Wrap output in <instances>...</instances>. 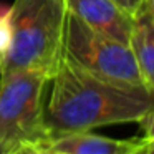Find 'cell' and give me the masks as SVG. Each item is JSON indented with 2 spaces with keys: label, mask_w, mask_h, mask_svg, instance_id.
<instances>
[{
  "label": "cell",
  "mask_w": 154,
  "mask_h": 154,
  "mask_svg": "<svg viewBox=\"0 0 154 154\" xmlns=\"http://www.w3.org/2000/svg\"><path fill=\"white\" fill-rule=\"evenodd\" d=\"M10 7H7V4H2V2H0V15H5L7 12H10Z\"/></svg>",
  "instance_id": "5bb4252c"
},
{
  "label": "cell",
  "mask_w": 154,
  "mask_h": 154,
  "mask_svg": "<svg viewBox=\"0 0 154 154\" xmlns=\"http://www.w3.org/2000/svg\"><path fill=\"white\" fill-rule=\"evenodd\" d=\"M48 85L50 96L45 104L48 136L139 123L154 106V93L147 88L101 80L65 58Z\"/></svg>",
  "instance_id": "6da1fadb"
},
{
  "label": "cell",
  "mask_w": 154,
  "mask_h": 154,
  "mask_svg": "<svg viewBox=\"0 0 154 154\" xmlns=\"http://www.w3.org/2000/svg\"><path fill=\"white\" fill-rule=\"evenodd\" d=\"M137 154H154V143H149V141L144 139V143L141 146V149L137 151Z\"/></svg>",
  "instance_id": "4fadbf2b"
},
{
  "label": "cell",
  "mask_w": 154,
  "mask_h": 154,
  "mask_svg": "<svg viewBox=\"0 0 154 154\" xmlns=\"http://www.w3.org/2000/svg\"><path fill=\"white\" fill-rule=\"evenodd\" d=\"M143 143H144V141H143ZM139 149H141V147H139ZM139 149H137V151H139ZM137 151H136V152H131V154H137Z\"/></svg>",
  "instance_id": "2e32d148"
},
{
  "label": "cell",
  "mask_w": 154,
  "mask_h": 154,
  "mask_svg": "<svg viewBox=\"0 0 154 154\" xmlns=\"http://www.w3.org/2000/svg\"><path fill=\"white\" fill-rule=\"evenodd\" d=\"M143 137L113 139L91 131H76L48 136L42 143L63 154H131L143 146Z\"/></svg>",
  "instance_id": "8992f818"
},
{
  "label": "cell",
  "mask_w": 154,
  "mask_h": 154,
  "mask_svg": "<svg viewBox=\"0 0 154 154\" xmlns=\"http://www.w3.org/2000/svg\"><path fill=\"white\" fill-rule=\"evenodd\" d=\"M10 43H12V17L10 12H7L5 15H0V61L7 55Z\"/></svg>",
  "instance_id": "ba28073f"
},
{
  "label": "cell",
  "mask_w": 154,
  "mask_h": 154,
  "mask_svg": "<svg viewBox=\"0 0 154 154\" xmlns=\"http://www.w3.org/2000/svg\"><path fill=\"white\" fill-rule=\"evenodd\" d=\"M143 85L154 93V15L143 2L133 14V30L129 37Z\"/></svg>",
  "instance_id": "52a82bcc"
},
{
  "label": "cell",
  "mask_w": 154,
  "mask_h": 154,
  "mask_svg": "<svg viewBox=\"0 0 154 154\" xmlns=\"http://www.w3.org/2000/svg\"><path fill=\"white\" fill-rule=\"evenodd\" d=\"M12 43L0 61V76L38 71L53 76L63 60L66 7L63 0H15Z\"/></svg>",
  "instance_id": "7a4b0ae2"
},
{
  "label": "cell",
  "mask_w": 154,
  "mask_h": 154,
  "mask_svg": "<svg viewBox=\"0 0 154 154\" xmlns=\"http://www.w3.org/2000/svg\"><path fill=\"white\" fill-rule=\"evenodd\" d=\"M50 76L17 71L0 76V154H8L48 137L45 91Z\"/></svg>",
  "instance_id": "3957f363"
},
{
  "label": "cell",
  "mask_w": 154,
  "mask_h": 154,
  "mask_svg": "<svg viewBox=\"0 0 154 154\" xmlns=\"http://www.w3.org/2000/svg\"><path fill=\"white\" fill-rule=\"evenodd\" d=\"M139 126L143 129V136L141 137H144L149 143H154V106L141 118Z\"/></svg>",
  "instance_id": "9c48e42d"
},
{
  "label": "cell",
  "mask_w": 154,
  "mask_h": 154,
  "mask_svg": "<svg viewBox=\"0 0 154 154\" xmlns=\"http://www.w3.org/2000/svg\"><path fill=\"white\" fill-rule=\"evenodd\" d=\"M144 4L147 5V8H149V10L152 12V15H154V0H144Z\"/></svg>",
  "instance_id": "9a60e30c"
},
{
  "label": "cell",
  "mask_w": 154,
  "mask_h": 154,
  "mask_svg": "<svg viewBox=\"0 0 154 154\" xmlns=\"http://www.w3.org/2000/svg\"><path fill=\"white\" fill-rule=\"evenodd\" d=\"M8 154H38V152L35 149V144H28V146H22V147H18V149L12 151Z\"/></svg>",
  "instance_id": "7c38bea8"
},
{
  "label": "cell",
  "mask_w": 154,
  "mask_h": 154,
  "mask_svg": "<svg viewBox=\"0 0 154 154\" xmlns=\"http://www.w3.org/2000/svg\"><path fill=\"white\" fill-rule=\"evenodd\" d=\"M114 2H118V4H119L124 10L129 12V14H134V12L143 5L144 0H114Z\"/></svg>",
  "instance_id": "30bf717a"
},
{
  "label": "cell",
  "mask_w": 154,
  "mask_h": 154,
  "mask_svg": "<svg viewBox=\"0 0 154 154\" xmlns=\"http://www.w3.org/2000/svg\"><path fill=\"white\" fill-rule=\"evenodd\" d=\"M63 58L101 80L124 86H144L129 45L93 30L68 12Z\"/></svg>",
  "instance_id": "277c9868"
},
{
  "label": "cell",
  "mask_w": 154,
  "mask_h": 154,
  "mask_svg": "<svg viewBox=\"0 0 154 154\" xmlns=\"http://www.w3.org/2000/svg\"><path fill=\"white\" fill-rule=\"evenodd\" d=\"M66 12L80 18L90 28L129 45L133 14L114 0H63Z\"/></svg>",
  "instance_id": "5b68a950"
},
{
  "label": "cell",
  "mask_w": 154,
  "mask_h": 154,
  "mask_svg": "<svg viewBox=\"0 0 154 154\" xmlns=\"http://www.w3.org/2000/svg\"><path fill=\"white\" fill-rule=\"evenodd\" d=\"M35 147H37V152H38V154H63V152H60V151L51 149V147L48 146V144H45V143L35 144Z\"/></svg>",
  "instance_id": "8fae6325"
},
{
  "label": "cell",
  "mask_w": 154,
  "mask_h": 154,
  "mask_svg": "<svg viewBox=\"0 0 154 154\" xmlns=\"http://www.w3.org/2000/svg\"><path fill=\"white\" fill-rule=\"evenodd\" d=\"M35 149H37V147H35Z\"/></svg>",
  "instance_id": "e0dca14e"
}]
</instances>
